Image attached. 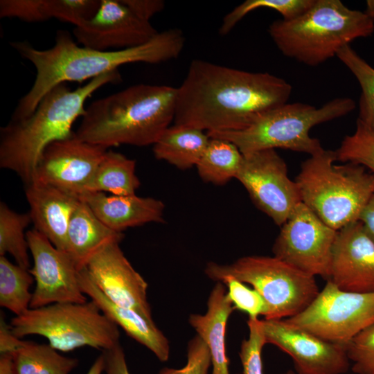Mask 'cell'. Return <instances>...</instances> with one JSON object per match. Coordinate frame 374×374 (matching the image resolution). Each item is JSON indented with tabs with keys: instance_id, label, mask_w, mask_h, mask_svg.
<instances>
[{
	"instance_id": "cell-45",
	"label": "cell",
	"mask_w": 374,
	"mask_h": 374,
	"mask_svg": "<svg viewBox=\"0 0 374 374\" xmlns=\"http://www.w3.org/2000/svg\"><path fill=\"white\" fill-rule=\"evenodd\" d=\"M365 13L374 21V0L366 1Z\"/></svg>"
},
{
	"instance_id": "cell-10",
	"label": "cell",
	"mask_w": 374,
	"mask_h": 374,
	"mask_svg": "<svg viewBox=\"0 0 374 374\" xmlns=\"http://www.w3.org/2000/svg\"><path fill=\"white\" fill-rule=\"evenodd\" d=\"M284 319L323 340L346 347L374 323V293L344 291L328 280L308 307Z\"/></svg>"
},
{
	"instance_id": "cell-39",
	"label": "cell",
	"mask_w": 374,
	"mask_h": 374,
	"mask_svg": "<svg viewBox=\"0 0 374 374\" xmlns=\"http://www.w3.org/2000/svg\"><path fill=\"white\" fill-rule=\"evenodd\" d=\"M103 354L105 357L104 371L106 374H131L120 343L108 350H103Z\"/></svg>"
},
{
	"instance_id": "cell-11",
	"label": "cell",
	"mask_w": 374,
	"mask_h": 374,
	"mask_svg": "<svg viewBox=\"0 0 374 374\" xmlns=\"http://www.w3.org/2000/svg\"><path fill=\"white\" fill-rule=\"evenodd\" d=\"M337 231L301 202L281 226L273 245L274 256L308 274L329 280Z\"/></svg>"
},
{
	"instance_id": "cell-7",
	"label": "cell",
	"mask_w": 374,
	"mask_h": 374,
	"mask_svg": "<svg viewBox=\"0 0 374 374\" xmlns=\"http://www.w3.org/2000/svg\"><path fill=\"white\" fill-rule=\"evenodd\" d=\"M355 107V101L348 97L336 98L321 107L286 103L265 112L243 130L206 134L233 143L242 154L282 148L312 155L323 148L319 140L310 135L311 128L345 116Z\"/></svg>"
},
{
	"instance_id": "cell-32",
	"label": "cell",
	"mask_w": 374,
	"mask_h": 374,
	"mask_svg": "<svg viewBox=\"0 0 374 374\" xmlns=\"http://www.w3.org/2000/svg\"><path fill=\"white\" fill-rule=\"evenodd\" d=\"M335 152L337 161L366 167L374 174V130L358 118L355 132L345 136Z\"/></svg>"
},
{
	"instance_id": "cell-22",
	"label": "cell",
	"mask_w": 374,
	"mask_h": 374,
	"mask_svg": "<svg viewBox=\"0 0 374 374\" xmlns=\"http://www.w3.org/2000/svg\"><path fill=\"white\" fill-rule=\"evenodd\" d=\"M234 310L225 285L217 282L208 298L206 312L192 314L189 317V323L210 351L212 374H230L226 330L229 317Z\"/></svg>"
},
{
	"instance_id": "cell-44",
	"label": "cell",
	"mask_w": 374,
	"mask_h": 374,
	"mask_svg": "<svg viewBox=\"0 0 374 374\" xmlns=\"http://www.w3.org/2000/svg\"><path fill=\"white\" fill-rule=\"evenodd\" d=\"M105 357L102 353V354L96 359L87 374H102L105 371Z\"/></svg>"
},
{
	"instance_id": "cell-38",
	"label": "cell",
	"mask_w": 374,
	"mask_h": 374,
	"mask_svg": "<svg viewBox=\"0 0 374 374\" xmlns=\"http://www.w3.org/2000/svg\"><path fill=\"white\" fill-rule=\"evenodd\" d=\"M44 0H1L0 17H15L26 22L46 21Z\"/></svg>"
},
{
	"instance_id": "cell-9",
	"label": "cell",
	"mask_w": 374,
	"mask_h": 374,
	"mask_svg": "<svg viewBox=\"0 0 374 374\" xmlns=\"http://www.w3.org/2000/svg\"><path fill=\"white\" fill-rule=\"evenodd\" d=\"M10 325L16 337L41 335L53 348L62 352L83 346L103 351L120 343L118 326L91 300L30 308L12 319Z\"/></svg>"
},
{
	"instance_id": "cell-33",
	"label": "cell",
	"mask_w": 374,
	"mask_h": 374,
	"mask_svg": "<svg viewBox=\"0 0 374 374\" xmlns=\"http://www.w3.org/2000/svg\"><path fill=\"white\" fill-rule=\"evenodd\" d=\"M100 5V0H44L43 11L46 20L54 18L76 27L92 18Z\"/></svg>"
},
{
	"instance_id": "cell-28",
	"label": "cell",
	"mask_w": 374,
	"mask_h": 374,
	"mask_svg": "<svg viewBox=\"0 0 374 374\" xmlns=\"http://www.w3.org/2000/svg\"><path fill=\"white\" fill-rule=\"evenodd\" d=\"M35 279L26 269L0 256V305L15 316L30 309L33 293L29 291Z\"/></svg>"
},
{
	"instance_id": "cell-23",
	"label": "cell",
	"mask_w": 374,
	"mask_h": 374,
	"mask_svg": "<svg viewBox=\"0 0 374 374\" xmlns=\"http://www.w3.org/2000/svg\"><path fill=\"white\" fill-rule=\"evenodd\" d=\"M123 238V233L107 227L80 200L69 222L66 253L78 269L81 270L103 247L112 242H121Z\"/></svg>"
},
{
	"instance_id": "cell-29",
	"label": "cell",
	"mask_w": 374,
	"mask_h": 374,
	"mask_svg": "<svg viewBox=\"0 0 374 374\" xmlns=\"http://www.w3.org/2000/svg\"><path fill=\"white\" fill-rule=\"evenodd\" d=\"M32 222L29 213H20L0 203V256L10 254L17 265L30 269L29 247L25 229Z\"/></svg>"
},
{
	"instance_id": "cell-19",
	"label": "cell",
	"mask_w": 374,
	"mask_h": 374,
	"mask_svg": "<svg viewBox=\"0 0 374 374\" xmlns=\"http://www.w3.org/2000/svg\"><path fill=\"white\" fill-rule=\"evenodd\" d=\"M25 195L34 229L57 249L66 252L71 217L80 197L57 187L32 181L25 185Z\"/></svg>"
},
{
	"instance_id": "cell-14",
	"label": "cell",
	"mask_w": 374,
	"mask_h": 374,
	"mask_svg": "<svg viewBox=\"0 0 374 374\" xmlns=\"http://www.w3.org/2000/svg\"><path fill=\"white\" fill-rule=\"evenodd\" d=\"M107 150L80 140L73 133L46 147L32 181L48 184L80 197L87 191Z\"/></svg>"
},
{
	"instance_id": "cell-25",
	"label": "cell",
	"mask_w": 374,
	"mask_h": 374,
	"mask_svg": "<svg viewBox=\"0 0 374 374\" xmlns=\"http://www.w3.org/2000/svg\"><path fill=\"white\" fill-rule=\"evenodd\" d=\"M140 184L136 174L135 160L120 152L107 150L86 192L131 195H135Z\"/></svg>"
},
{
	"instance_id": "cell-46",
	"label": "cell",
	"mask_w": 374,
	"mask_h": 374,
	"mask_svg": "<svg viewBox=\"0 0 374 374\" xmlns=\"http://www.w3.org/2000/svg\"><path fill=\"white\" fill-rule=\"evenodd\" d=\"M281 374H302V373L294 372V371H293L292 370H289V371H286L285 373H281Z\"/></svg>"
},
{
	"instance_id": "cell-21",
	"label": "cell",
	"mask_w": 374,
	"mask_h": 374,
	"mask_svg": "<svg viewBox=\"0 0 374 374\" xmlns=\"http://www.w3.org/2000/svg\"><path fill=\"white\" fill-rule=\"evenodd\" d=\"M78 280L82 292L98 305L107 318L130 337L148 348L159 361H168L170 350L169 341L154 321L112 302L93 282L86 268L79 271Z\"/></svg>"
},
{
	"instance_id": "cell-18",
	"label": "cell",
	"mask_w": 374,
	"mask_h": 374,
	"mask_svg": "<svg viewBox=\"0 0 374 374\" xmlns=\"http://www.w3.org/2000/svg\"><path fill=\"white\" fill-rule=\"evenodd\" d=\"M329 280L344 291L374 293V242L360 222L337 231Z\"/></svg>"
},
{
	"instance_id": "cell-17",
	"label": "cell",
	"mask_w": 374,
	"mask_h": 374,
	"mask_svg": "<svg viewBox=\"0 0 374 374\" xmlns=\"http://www.w3.org/2000/svg\"><path fill=\"white\" fill-rule=\"evenodd\" d=\"M119 244L112 242L103 247L85 268L93 282L112 302L153 321L148 300V285L125 256Z\"/></svg>"
},
{
	"instance_id": "cell-13",
	"label": "cell",
	"mask_w": 374,
	"mask_h": 374,
	"mask_svg": "<svg viewBox=\"0 0 374 374\" xmlns=\"http://www.w3.org/2000/svg\"><path fill=\"white\" fill-rule=\"evenodd\" d=\"M33 265L29 272L35 281L30 308L57 303L87 301L78 280L79 271L67 253L57 249L34 228L26 231Z\"/></svg>"
},
{
	"instance_id": "cell-4",
	"label": "cell",
	"mask_w": 374,
	"mask_h": 374,
	"mask_svg": "<svg viewBox=\"0 0 374 374\" xmlns=\"http://www.w3.org/2000/svg\"><path fill=\"white\" fill-rule=\"evenodd\" d=\"M177 88L139 84L92 102L75 135L106 147L154 145L174 121Z\"/></svg>"
},
{
	"instance_id": "cell-40",
	"label": "cell",
	"mask_w": 374,
	"mask_h": 374,
	"mask_svg": "<svg viewBox=\"0 0 374 374\" xmlns=\"http://www.w3.org/2000/svg\"><path fill=\"white\" fill-rule=\"evenodd\" d=\"M26 341L16 337L2 314L0 318V354H13L25 344Z\"/></svg>"
},
{
	"instance_id": "cell-30",
	"label": "cell",
	"mask_w": 374,
	"mask_h": 374,
	"mask_svg": "<svg viewBox=\"0 0 374 374\" xmlns=\"http://www.w3.org/2000/svg\"><path fill=\"white\" fill-rule=\"evenodd\" d=\"M336 56L357 80L362 93L358 119L374 130V68L361 57L350 45L340 48Z\"/></svg>"
},
{
	"instance_id": "cell-12",
	"label": "cell",
	"mask_w": 374,
	"mask_h": 374,
	"mask_svg": "<svg viewBox=\"0 0 374 374\" xmlns=\"http://www.w3.org/2000/svg\"><path fill=\"white\" fill-rule=\"evenodd\" d=\"M235 179L254 204L278 226L302 202L297 184L289 178L285 161L274 149L242 154Z\"/></svg>"
},
{
	"instance_id": "cell-26",
	"label": "cell",
	"mask_w": 374,
	"mask_h": 374,
	"mask_svg": "<svg viewBox=\"0 0 374 374\" xmlns=\"http://www.w3.org/2000/svg\"><path fill=\"white\" fill-rule=\"evenodd\" d=\"M12 355L15 374H69L78 364L77 359L59 354L50 344L29 341Z\"/></svg>"
},
{
	"instance_id": "cell-41",
	"label": "cell",
	"mask_w": 374,
	"mask_h": 374,
	"mask_svg": "<svg viewBox=\"0 0 374 374\" xmlns=\"http://www.w3.org/2000/svg\"><path fill=\"white\" fill-rule=\"evenodd\" d=\"M123 1L137 15L148 21L164 8V2L161 0H123Z\"/></svg>"
},
{
	"instance_id": "cell-35",
	"label": "cell",
	"mask_w": 374,
	"mask_h": 374,
	"mask_svg": "<svg viewBox=\"0 0 374 374\" xmlns=\"http://www.w3.org/2000/svg\"><path fill=\"white\" fill-rule=\"evenodd\" d=\"M347 357L355 374H374V323L369 325L346 346Z\"/></svg>"
},
{
	"instance_id": "cell-27",
	"label": "cell",
	"mask_w": 374,
	"mask_h": 374,
	"mask_svg": "<svg viewBox=\"0 0 374 374\" xmlns=\"http://www.w3.org/2000/svg\"><path fill=\"white\" fill-rule=\"evenodd\" d=\"M242 154L233 143L221 139L210 138L209 142L196 167L204 181L223 185L236 174Z\"/></svg>"
},
{
	"instance_id": "cell-3",
	"label": "cell",
	"mask_w": 374,
	"mask_h": 374,
	"mask_svg": "<svg viewBox=\"0 0 374 374\" xmlns=\"http://www.w3.org/2000/svg\"><path fill=\"white\" fill-rule=\"evenodd\" d=\"M121 80L118 70L107 72L72 90L66 82L50 89L29 116L10 120L0 130V167L30 183L39 161L51 143L73 134L72 125L84 113L86 100L98 89Z\"/></svg>"
},
{
	"instance_id": "cell-37",
	"label": "cell",
	"mask_w": 374,
	"mask_h": 374,
	"mask_svg": "<svg viewBox=\"0 0 374 374\" xmlns=\"http://www.w3.org/2000/svg\"><path fill=\"white\" fill-rule=\"evenodd\" d=\"M211 366L210 351L197 335L187 346V362L181 368H163L158 374H208Z\"/></svg>"
},
{
	"instance_id": "cell-42",
	"label": "cell",
	"mask_w": 374,
	"mask_h": 374,
	"mask_svg": "<svg viewBox=\"0 0 374 374\" xmlns=\"http://www.w3.org/2000/svg\"><path fill=\"white\" fill-rule=\"evenodd\" d=\"M358 221L374 242V193L363 208Z\"/></svg>"
},
{
	"instance_id": "cell-16",
	"label": "cell",
	"mask_w": 374,
	"mask_h": 374,
	"mask_svg": "<svg viewBox=\"0 0 374 374\" xmlns=\"http://www.w3.org/2000/svg\"><path fill=\"white\" fill-rule=\"evenodd\" d=\"M159 31L133 12L123 0H100L95 15L74 28L81 46L98 51H119L143 45Z\"/></svg>"
},
{
	"instance_id": "cell-8",
	"label": "cell",
	"mask_w": 374,
	"mask_h": 374,
	"mask_svg": "<svg viewBox=\"0 0 374 374\" xmlns=\"http://www.w3.org/2000/svg\"><path fill=\"white\" fill-rule=\"evenodd\" d=\"M204 272L216 282L231 276L251 285L267 304L266 319L295 316L308 307L319 292L314 276L275 256H248L231 264L211 262Z\"/></svg>"
},
{
	"instance_id": "cell-6",
	"label": "cell",
	"mask_w": 374,
	"mask_h": 374,
	"mask_svg": "<svg viewBox=\"0 0 374 374\" xmlns=\"http://www.w3.org/2000/svg\"><path fill=\"white\" fill-rule=\"evenodd\" d=\"M335 151L310 155L296 178L302 202L334 230L358 221L374 193V174L364 167L335 165Z\"/></svg>"
},
{
	"instance_id": "cell-20",
	"label": "cell",
	"mask_w": 374,
	"mask_h": 374,
	"mask_svg": "<svg viewBox=\"0 0 374 374\" xmlns=\"http://www.w3.org/2000/svg\"><path fill=\"white\" fill-rule=\"evenodd\" d=\"M80 199L104 224L116 232L123 233L128 228L150 222H163L165 205L153 197L85 192Z\"/></svg>"
},
{
	"instance_id": "cell-2",
	"label": "cell",
	"mask_w": 374,
	"mask_h": 374,
	"mask_svg": "<svg viewBox=\"0 0 374 374\" xmlns=\"http://www.w3.org/2000/svg\"><path fill=\"white\" fill-rule=\"evenodd\" d=\"M184 44V35L177 28L159 32L143 45L119 51L78 46L69 33L62 30L57 31L55 44L46 50L35 48L26 41L12 42L11 46L35 66L36 75L30 89L19 100L11 120L29 116L44 96L60 83L90 80L127 64L166 62L177 58Z\"/></svg>"
},
{
	"instance_id": "cell-1",
	"label": "cell",
	"mask_w": 374,
	"mask_h": 374,
	"mask_svg": "<svg viewBox=\"0 0 374 374\" xmlns=\"http://www.w3.org/2000/svg\"><path fill=\"white\" fill-rule=\"evenodd\" d=\"M292 85L269 73L191 62L177 88L174 124L207 132L236 131L290 98Z\"/></svg>"
},
{
	"instance_id": "cell-34",
	"label": "cell",
	"mask_w": 374,
	"mask_h": 374,
	"mask_svg": "<svg viewBox=\"0 0 374 374\" xmlns=\"http://www.w3.org/2000/svg\"><path fill=\"white\" fill-rule=\"evenodd\" d=\"M221 283L227 287V295L235 310L246 312L249 318L265 317L268 313V306L260 294L253 288L247 287L244 283L231 277L223 278Z\"/></svg>"
},
{
	"instance_id": "cell-5",
	"label": "cell",
	"mask_w": 374,
	"mask_h": 374,
	"mask_svg": "<svg viewBox=\"0 0 374 374\" xmlns=\"http://www.w3.org/2000/svg\"><path fill=\"white\" fill-rule=\"evenodd\" d=\"M268 32L284 55L315 66L353 40L371 36L374 21L339 0H314L300 15L273 21Z\"/></svg>"
},
{
	"instance_id": "cell-36",
	"label": "cell",
	"mask_w": 374,
	"mask_h": 374,
	"mask_svg": "<svg viewBox=\"0 0 374 374\" xmlns=\"http://www.w3.org/2000/svg\"><path fill=\"white\" fill-rule=\"evenodd\" d=\"M249 337L241 344L239 353L243 374H263L262 350L266 344L260 320L249 318L247 321Z\"/></svg>"
},
{
	"instance_id": "cell-31",
	"label": "cell",
	"mask_w": 374,
	"mask_h": 374,
	"mask_svg": "<svg viewBox=\"0 0 374 374\" xmlns=\"http://www.w3.org/2000/svg\"><path fill=\"white\" fill-rule=\"evenodd\" d=\"M314 0H247L229 12L223 19L219 32L226 35L247 14L263 8L279 12L283 19H293L306 10Z\"/></svg>"
},
{
	"instance_id": "cell-15",
	"label": "cell",
	"mask_w": 374,
	"mask_h": 374,
	"mask_svg": "<svg viewBox=\"0 0 374 374\" xmlns=\"http://www.w3.org/2000/svg\"><path fill=\"white\" fill-rule=\"evenodd\" d=\"M261 327L266 343L289 355L297 373L344 374L350 361L346 347L323 340L285 319H262Z\"/></svg>"
},
{
	"instance_id": "cell-24",
	"label": "cell",
	"mask_w": 374,
	"mask_h": 374,
	"mask_svg": "<svg viewBox=\"0 0 374 374\" xmlns=\"http://www.w3.org/2000/svg\"><path fill=\"white\" fill-rule=\"evenodd\" d=\"M203 130L174 124L168 127L153 145L154 157L186 170L196 166L209 142Z\"/></svg>"
},
{
	"instance_id": "cell-43",
	"label": "cell",
	"mask_w": 374,
	"mask_h": 374,
	"mask_svg": "<svg viewBox=\"0 0 374 374\" xmlns=\"http://www.w3.org/2000/svg\"><path fill=\"white\" fill-rule=\"evenodd\" d=\"M0 374H15L12 354L0 355Z\"/></svg>"
}]
</instances>
